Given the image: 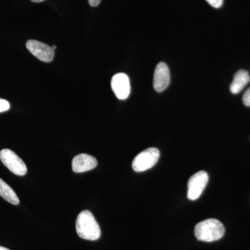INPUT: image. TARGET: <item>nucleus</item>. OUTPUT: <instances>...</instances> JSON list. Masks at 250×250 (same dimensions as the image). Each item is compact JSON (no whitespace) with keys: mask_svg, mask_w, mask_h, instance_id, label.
Returning <instances> with one entry per match:
<instances>
[{"mask_svg":"<svg viewBox=\"0 0 250 250\" xmlns=\"http://www.w3.org/2000/svg\"><path fill=\"white\" fill-rule=\"evenodd\" d=\"M76 231L80 238L97 241L101 236V229L95 217L89 210H83L77 216Z\"/></svg>","mask_w":250,"mask_h":250,"instance_id":"1","label":"nucleus"},{"mask_svg":"<svg viewBox=\"0 0 250 250\" xmlns=\"http://www.w3.org/2000/svg\"><path fill=\"white\" fill-rule=\"evenodd\" d=\"M194 232L198 241L209 243L223 238L225 229L223 223L216 219H207L197 224Z\"/></svg>","mask_w":250,"mask_h":250,"instance_id":"2","label":"nucleus"},{"mask_svg":"<svg viewBox=\"0 0 250 250\" xmlns=\"http://www.w3.org/2000/svg\"><path fill=\"white\" fill-rule=\"evenodd\" d=\"M160 157V152L155 147H149L143 151L135 157L132 168L135 172H144L156 165Z\"/></svg>","mask_w":250,"mask_h":250,"instance_id":"3","label":"nucleus"},{"mask_svg":"<svg viewBox=\"0 0 250 250\" xmlns=\"http://www.w3.org/2000/svg\"><path fill=\"white\" fill-rule=\"evenodd\" d=\"M0 160L11 172L18 176L27 174V167L24 161L14 152L9 149H4L0 152Z\"/></svg>","mask_w":250,"mask_h":250,"instance_id":"4","label":"nucleus"},{"mask_svg":"<svg viewBox=\"0 0 250 250\" xmlns=\"http://www.w3.org/2000/svg\"><path fill=\"white\" fill-rule=\"evenodd\" d=\"M208 182V174L200 171L193 174L188 182L187 197L190 200H196L201 196Z\"/></svg>","mask_w":250,"mask_h":250,"instance_id":"5","label":"nucleus"},{"mask_svg":"<svg viewBox=\"0 0 250 250\" xmlns=\"http://www.w3.org/2000/svg\"><path fill=\"white\" fill-rule=\"evenodd\" d=\"M26 47L34 57L41 62H49L53 60L54 50L47 44L40 41L29 40L26 43Z\"/></svg>","mask_w":250,"mask_h":250,"instance_id":"6","label":"nucleus"},{"mask_svg":"<svg viewBox=\"0 0 250 250\" xmlns=\"http://www.w3.org/2000/svg\"><path fill=\"white\" fill-rule=\"evenodd\" d=\"M111 88L117 98L124 100L129 98L131 86L129 77L125 73H118L112 77Z\"/></svg>","mask_w":250,"mask_h":250,"instance_id":"7","label":"nucleus"},{"mask_svg":"<svg viewBox=\"0 0 250 250\" xmlns=\"http://www.w3.org/2000/svg\"><path fill=\"white\" fill-rule=\"evenodd\" d=\"M170 82V73L169 67L164 62H161L156 65L154 70L153 85L158 93L165 90Z\"/></svg>","mask_w":250,"mask_h":250,"instance_id":"8","label":"nucleus"},{"mask_svg":"<svg viewBox=\"0 0 250 250\" xmlns=\"http://www.w3.org/2000/svg\"><path fill=\"white\" fill-rule=\"evenodd\" d=\"M97 166V159L94 156L87 154H79L75 156L72 161V170L77 173L93 170Z\"/></svg>","mask_w":250,"mask_h":250,"instance_id":"9","label":"nucleus"},{"mask_svg":"<svg viewBox=\"0 0 250 250\" xmlns=\"http://www.w3.org/2000/svg\"><path fill=\"white\" fill-rule=\"evenodd\" d=\"M250 82L249 72L246 70H238L233 77L232 83L230 85V90L233 94L239 93Z\"/></svg>","mask_w":250,"mask_h":250,"instance_id":"10","label":"nucleus"},{"mask_svg":"<svg viewBox=\"0 0 250 250\" xmlns=\"http://www.w3.org/2000/svg\"><path fill=\"white\" fill-rule=\"evenodd\" d=\"M0 196L14 205H19L20 200L12 188L0 178Z\"/></svg>","mask_w":250,"mask_h":250,"instance_id":"11","label":"nucleus"},{"mask_svg":"<svg viewBox=\"0 0 250 250\" xmlns=\"http://www.w3.org/2000/svg\"><path fill=\"white\" fill-rule=\"evenodd\" d=\"M10 108V104L4 99L0 98V113L8 111Z\"/></svg>","mask_w":250,"mask_h":250,"instance_id":"12","label":"nucleus"},{"mask_svg":"<svg viewBox=\"0 0 250 250\" xmlns=\"http://www.w3.org/2000/svg\"><path fill=\"white\" fill-rule=\"evenodd\" d=\"M206 1H207L210 6H213V7L215 8V9H219V8L223 6L224 0H206Z\"/></svg>","mask_w":250,"mask_h":250,"instance_id":"13","label":"nucleus"},{"mask_svg":"<svg viewBox=\"0 0 250 250\" xmlns=\"http://www.w3.org/2000/svg\"><path fill=\"white\" fill-rule=\"evenodd\" d=\"M243 102L246 106H250V88L243 95Z\"/></svg>","mask_w":250,"mask_h":250,"instance_id":"14","label":"nucleus"},{"mask_svg":"<svg viewBox=\"0 0 250 250\" xmlns=\"http://www.w3.org/2000/svg\"><path fill=\"white\" fill-rule=\"evenodd\" d=\"M88 2H89L90 6L95 7V6H98L100 4L101 0H88Z\"/></svg>","mask_w":250,"mask_h":250,"instance_id":"15","label":"nucleus"},{"mask_svg":"<svg viewBox=\"0 0 250 250\" xmlns=\"http://www.w3.org/2000/svg\"><path fill=\"white\" fill-rule=\"evenodd\" d=\"M31 1H33V2L40 3L42 2V1H45V0H31Z\"/></svg>","mask_w":250,"mask_h":250,"instance_id":"16","label":"nucleus"},{"mask_svg":"<svg viewBox=\"0 0 250 250\" xmlns=\"http://www.w3.org/2000/svg\"><path fill=\"white\" fill-rule=\"evenodd\" d=\"M0 250H10L8 248H4V247L0 246Z\"/></svg>","mask_w":250,"mask_h":250,"instance_id":"17","label":"nucleus"},{"mask_svg":"<svg viewBox=\"0 0 250 250\" xmlns=\"http://www.w3.org/2000/svg\"><path fill=\"white\" fill-rule=\"evenodd\" d=\"M52 49H54H54H57V46H56V45H53V46H52Z\"/></svg>","mask_w":250,"mask_h":250,"instance_id":"18","label":"nucleus"}]
</instances>
